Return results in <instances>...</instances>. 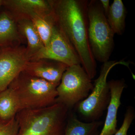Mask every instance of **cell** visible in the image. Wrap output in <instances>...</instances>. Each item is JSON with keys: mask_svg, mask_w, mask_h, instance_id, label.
I'll list each match as a JSON object with an SVG mask.
<instances>
[{"mask_svg": "<svg viewBox=\"0 0 135 135\" xmlns=\"http://www.w3.org/2000/svg\"><path fill=\"white\" fill-rule=\"evenodd\" d=\"M68 66L64 63L50 59L30 60L23 72L58 86Z\"/></svg>", "mask_w": 135, "mask_h": 135, "instance_id": "10", "label": "cell"}, {"mask_svg": "<svg viewBox=\"0 0 135 135\" xmlns=\"http://www.w3.org/2000/svg\"><path fill=\"white\" fill-rule=\"evenodd\" d=\"M88 37L95 60L109 61L114 47V33L107 22L99 1L91 0L88 4Z\"/></svg>", "mask_w": 135, "mask_h": 135, "instance_id": "4", "label": "cell"}, {"mask_svg": "<svg viewBox=\"0 0 135 135\" xmlns=\"http://www.w3.org/2000/svg\"><path fill=\"white\" fill-rule=\"evenodd\" d=\"M54 12V11H53ZM44 46H47L50 41L53 27L56 24L55 14L47 17L36 16L31 20Z\"/></svg>", "mask_w": 135, "mask_h": 135, "instance_id": "17", "label": "cell"}, {"mask_svg": "<svg viewBox=\"0 0 135 135\" xmlns=\"http://www.w3.org/2000/svg\"><path fill=\"white\" fill-rule=\"evenodd\" d=\"M3 3V0H0V8L2 6Z\"/></svg>", "mask_w": 135, "mask_h": 135, "instance_id": "21", "label": "cell"}, {"mask_svg": "<svg viewBox=\"0 0 135 135\" xmlns=\"http://www.w3.org/2000/svg\"><path fill=\"white\" fill-rule=\"evenodd\" d=\"M126 10L122 0H114L106 16L108 23L114 34L122 35L126 29Z\"/></svg>", "mask_w": 135, "mask_h": 135, "instance_id": "14", "label": "cell"}, {"mask_svg": "<svg viewBox=\"0 0 135 135\" xmlns=\"http://www.w3.org/2000/svg\"><path fill=\"white\" fill-rule=\"evenodd\" d=\"M57 25L74 47L81 65L90 79L97 74V64L88 37V0L50 1Z\"/></svg>", "mask_w": 135, "mask_h": 135, "instance_id": "1", "label": "cell"}, {"mask_svg": "<svg viewBox=\"0 0 135 135\" xmlns=\"http://www.w3.org/2000/svg\"><path fill=\"white\" fill-rule=\"evenodd\" d=\"M57 86L22 72L8 87L16 97L20 111L41 109L56 103Z\"/></svg>", "mask_w": 135, "mask_h": 135, "instance_id": "3", "label": "cell"}, {"mask_svg": "<svg viewBox=\"0 0 135 135\" xmlns=\"http://www.w3.org/2000/svg\"><path fill=\"white\" fill-rule=\"evenodd\" d=\"M68 109L56 103L50 106L19 111L16 116L17 135H64Z\"/></svg>", "mask_w": 135, "mask_h": 135, "instance_id": "2", "label": "cell"}, {"mask_svg": "<svg viewBox=\"0 0 135 135\" xmlns=\"http://www.w3.org/2000/svg\"><path fill=\"white\" fill-rule=\"evenodd\" d=\"M110 99L107 107V114L103 127L98 135H114L117 132V114L121 104V97L126 88L125 80H111L108 82Z\"/></svg>", "mask_w": 135, "mask_h": 135, "instance_id": "11", "label": "cell"}, {"mask_svg": "<svg viewBox=\"0 0 135 135\" xmlns=\"http://www.w3.org/2000/svg\"><path fill=\"white\" fill-rule=\"evenodd\" d=\"M135 118V113L132 107H128L124 116L123 123L114 135H127L128 130Z\"/></svg>", "mask_w": 135, "mask_h": 135, "instance_id": "18", "label": "cell"}, {"mask_svg": "<svg viewBox=\"0 0 135 135\" xmlns=\"http://www.w3.org/2000/svg\"><path fill=\"white\" fill-rule=\"evenodd\" d=\"M99 2L101 3L102 7L105 16H107L110 9V1L109 0H100Z\"/></svg>", "mask_w": 135, "mask_h": 135, "instance_id": "20", "label": "cell"}, {"mask_svg": "<svg viewBox=\"0 0 135 135\" xmlns=\"http://www.w3.org/2000/svg\"><path fill=\"white\" fill-rule=\"evenodd\" d=\"M129 67L124 61H108L103 63L98 78L94 81L91 93L86 99L79 103L78 110L84 118L90 121H97L107 109L110 99V93L107 77L112 68L117 65Z\"/></svg>", "mask_w": 135, "mask_h": 135, "instance_id": "5", "label": "cell"}, {"mask_svg": "<svg viewBox=\"0 0 135 135\" xmlns=\"http://www.w3.org/2000/svg\"><path fill=\"white\" fill-rule=\"evenodd\" d=\"M19 111L18 101L11 88L0 92V122L11 120Z\"/></svg>", "mask_w": 135, "mask_h": 135, "instance_id": "15", "label": "cell"}, {"mask_svg": "<svg viewBox=\"0 0 135 135\" xmlns=\"http://www.w3.org/2000/svg\"><path fill=\"white\" fill-rule=\"evenodd\" d=\"M42 59L56 60L68 66L81 65L80 60L76 50L56 23L53 27L48 45L32 56L30 60Z\"/></svg>", "mask_w": 135, "mask_h": 135, "instance_id": "7", "label": "cell"}, {"mask_svg": "<svg viewBox=\"0 0 135 135\" xmlns=\"http://www.w3.org/2000/svg\"><path fill=\"white\" fill-rule=\"evenodd\" d=\"M2 6L16 22L31 20L35 17H47L54 15L50 1L3 0Z\"/></svg>", "mask_w": 135, "mask_h": 135, "instance_id": "9", "label": "cell"}, {"mask_svg": "<svg viewBox=\"0 0 135 135\" xmlns=\"http://www.w3.org/2000/svg\"><path fill=\"white\" fill-rule=\"evenodd\" d=\"M91 80L81 65L68 66L57 87L56 103L68 109L84 100L94 87Z\"/></svg>", "mask_w": 135, "mask_h": 135, "instance_id": "6", "label": "cell"}, {"mask_svg": "<svg viewBox=\"0 0 135 135\" xmlns=\"http://www.w3.org/2000/svg\"><path fill=\"white\" fill-rule=\"evenodd\" d=\"M23 38L16 22L7 11L0 13V48L20 46Z\"/></svg>", "mask_w": 135, "mask_h": 135, "instance_id": "12", "label": "cell"}, {"mask_svg": "<svg viewBox=\"0 0 135 135\" xmlns=\"http://www.w3.org/2000/svg\"><path fill=\"white\" fill-rule=\"evenodd\" d=\"M103 124L98 120L83 122L72 116L65 126L64 135H98L99 128Z\"/></svg>", "mask_w": 135, "mask_h": 135, "instance_id": "16", "label": "cell"}, {"mask_svg": "<svg viewBox=\"0 0 135 135\" xmlns=\"http://www.w3.org/2000/svg\"><path fill=\"white\" fill-rule=\"evenodd\" d=\"M16 22L19 32L27 41L26 48L31 57L44 45L31 20H22Z\"/></svg>", "mask_w": 135, "mask_h": 135, "instance_id": "13", "label": "cell"}, {"mask_svg": "<svg viewBox=\"0 0 135 135\" xmlns=\"http://www.w3.org/2000/svg\"><path fill=\"white\" fill-rule=\"evenodd\" d=\"M18 128L15 117L8 121L0 122V135H17Z\"/></svg>", "mask_w": 135, "mask_h": 135, "instance_id": "19", "label": "cell"}, {"mask_svg": "<svg viewBox=\"0 0 135 135\" xmlns=\"http://www.w3.org/2000/svg\"><path fill=\"white\" fill-rule=\"evenodd\" d=\"M30 59L25 47L0 48V92L8 88Z\"/></svg>", "mask_w": 135, "mask_h": 135, "instance_id": "8", "label": "cell"}]
</instances>
